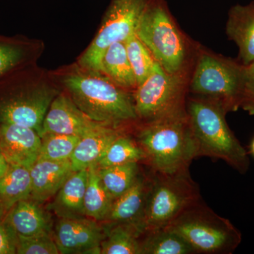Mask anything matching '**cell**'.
Listing matches in <instances>:
<instances>
[{"mask_svg": "<svg viewBox=\"0 0 254 254\" xmlns=\"http://www.w3.org/2000/svg\"><path fill=\"white\" fill-rule=\"evenodd\" d=\"M63 83L73 103L91 120L116 127L138 122L131 91L105 73L82 68L68 73Z\"/></svg>", "mask_w": 254, "mask_h": 254, "instance_id": "1", "label": "cell"}, {"mask_svg": "<svg viewBox=\"0 0 254 254\" xmlns=\"http://www.w3.org/2000/svg\"><path fill=\"white\" fill-rule=\"evenodd\" d=\"M186 109L197 158L220 159L238 173H247L250 167L248 153L230 129L223 105L217 100L193 95L187 98Z\"/></svg>", "mask_w": 254, "mask_h": 254, "instance_id": "2", "label": "cell"}, {"mask_svg": "<svg viewBox=\"0 0 254 254\" xmlns=\"http://www.w3.org/2000/svg\"><path fill=\"white\" fill-rule=\"evenodd\" d=\"M134 138L144 152V163L155 173L189 170L192 160L197 158L187 113L141 123Z\"/></svg>", "mask_w": 254, "mask_h": 254, "instance_id": "3", "label": "cell"}, {"mask_svg": "<svg viewBox=\"0 0 254 254\" xmlns=\"http://www.w3.org/2000/svg\"><path fill=\"white\" fill-rule=\"evenodd\" d=\"M136 35L165 71L190 74V42L177 26L165 0H150Z\"/></svg>", "mask_w": 254, "mask_h": 254, "instance_id": "4", "label": "cell"}, {"mask_svg": "<svg viewBox=\"0 0 254 254\" xmlns=\"http://www.w3.org/2000/svg\"><path fill=\"white\" fill-rule=\"evenodd\" d=\"M166 228L181 237L195 254H232L242 240L240 230L201 198L182 210Z\"/></svg>", "mask_w": 254, "mask_h": 254, "instance_id": "5", "label": "cell"}, {"mask_svg": "<svg viewBox=\"0 0 254 254\" xmlns=\"http://www.w3.org/2000/svg\"><path fill=\"white\" fill-rule=\"evenodd\" d=\"M188 89L198 96L218 100L227 113L240 108L245 65L240 60L197 47Z\"/></svg>", "mask_w": 254, "mask_h": 254, "instance_id": "6", "label": "cell"}, {"mask_svg": "<svg viewBox=\"0 0 254 254\" xmlns=\"http://www.w3.org/2000/svg\"><path fill=\"white\" fill-rule=\"evenodd\" d=\"M201 198L190 170L173 174L152 171V183L141 222L144 232L165 228L190 203Z\"/></svg>", "mask_w": 254, "mask_h": 254, "instance_id": "7", "label": "cell"}, {"mask_svg": "<svg viewBox=\"0 0 254 254\" xmlns=\"http://www.w3.org/2000/svg\"><path fill=\"white\" fill-rule=\"evenodd\" d=\"M190 75L168 73L157 63L133 91L138 122L150 123L186 113Z\"/></svg>", "mask_w": 254, "mask_h": 254, "instance_id": "8", "label": "cell"}, {"mask_svg": "<svg viewBox=\"0 0 254 254\" xmlns=\"http://www.w3.org/2000/svg\"><path fill=\"white\" fill-rule=\"evenodd\" d=\"M18 68L0 78V125L29 127L41 136L43 121L56 93L49 88H38L23 81Z\"/></svg>", "mask_w": 254, "mask_h": 254, "instance_id": "9", "label": "cell"}, {"mask_svg": "<svg viewBox=\"0 0 254 254\" xmlns=\"http://www.w3.org/2000/svg\"><path fill=\"white\" fill-rule=\"evenodd\" d=\"M150 0H112L99 31L79 60L81 68L102 72L105 51L113 43L125 42L136 33Z\"/></svg>", "mask_w": 254, "mask_h": 254, "instance_id": "10", "label": "cell"}, {"mask_svg": "<svg viewBox=\"0 0 254 254\" xmlns=\"http://www.w3.org/2000/svg\"><path fill=\"white\" fill-rule=\"evenodd\" d=\"M53 234L60 254H100L105 230L95 220L73 217L60 218Z\"/></svg>", "mask_w": 254, "mask_h": 254, "instance_id": "11", "label": "cell"}, {"mask_svg": "<svg viewBox=\"0 0 254 254\" xmlns=\"http://www.w3.org/2000/svg\"><path fill=\"white\" fill-rule=\"evenodd\" d=\"M106 125L87 116L70 97L60 94L50 105L43 121L41 136L46 133H55L82 137Z\"/></svg>", "mask_w": 254, "mask_h": 254, "instance_id": "12", "label": "cell"}, {"mask_svg": "<svg viewBox=\"0 0 254 254\" xmlns=\"http://www.w3.org/2000/svg\"><path fill=\"white\" fill-rule=\"evenodd\" d=\"M42 143L39 133L29 127L0 125V151L11 165L31 168L39 157Z\"/></svg>", "mask_w": 254, "mask_h": 254, "instance_id": "13", "label": "cell"}, {"mask_svg": "<svg viewBox=\"0 0 254 254\" xmlns=\"http://www.w3.org/2000/svg\"><path fill=\"white\" fill-rule=\"evenodd\" d=\"M151 183L152 170L150 169L149 175H145L142 172L134 185L114 200L109 215L105 222L110 225L133 223L141 226Z\"/></svg>", "mask_w": 254, "mask_h": 254, "instance_id": "14", "label": "cell"}, {"mask_svg": "<svg viewBox=\"0 0 254 254\" xmlns=\"http://www.w3.org/2000/svg\"><path fill=\"white\" fill-rule=\"evenodd\" d=\"M226 34L239 49V60L244 65L254 61V1L236 4L229 10Z\"/></svg>", "mask_w": 254, "mask_h": 254, "instance_id": "15", "label": "cell"}, {"mask_svg": "<svg viewBox=\"0 0 254 254\" xmlns=\"http://www.w3.org/2000/svg\"><path fill=\"white\" fill-rule=\"evenodd\" d=\"M30 170L32 182L30 198L39 203L56 195L73 173L70 160L55 162L38 158Z\"/></svg>", "mask_w": 254, "mask_h": 254, "instance_id": "16", "label": "cell"}, {"mask_svg": "<svg viewBox=\"0 0 254 254\" xmlns=\"http://www.w3.org/2000/svg\"><path fill=\"white\" fill-rule=\"evenodd\" d=\"M125 131V127L106 125L81 137L70 159L72 171L95 165L108 146Z\"/></svg>", "mask_w": 254, "mask_h": 254, "instance_id": "17", "label": "cell"}, {"mask_svg": "<svg viewBox=\"0 0 254 254\" xmlns=\"http://www.w3.org/2000/svg\"><path fill=\"white\" fill-rule=\"evenodd\" d=\"M39 204L28 198L17 202L6 213L5 218L19 236L53 233L51 218Z\"/></svg>", "mask_w": 254, "mask_h": 254, "instance_id": "18", "label": "cell"}, {"mask_svg": "<svg viewBox=\"0 0 254 254\" xmlns=\"http://www.w3.org/2000/svg\"><path fill=\"white\" fill-rule=\"evenodd\" d=\"M88 169L73 171L55 195L50 208L60 218L85 216L84 195Z\"/></svg>", "mask_w": 254, "mask_h": 254, "instance_id": "19", "label": "cell"}, {"mask_svg": "<svg viewBox=\"0 0 254 254\" xmlns=\"http://www.w3.org/2000/svg\"><path fill=\"white\" fill-rule=\"evenodd\" d=\"M105 237L100 245L101 254H141L142 236L138 224H107Z\"/></svg>", "mask_w": 254, "mask_h": 254, "instance_id": "20", "label": "cell"}, {"mask_svg": "<svg viewBox=\"0 0 254 254\" xmlns=\"http://www.w3.org/2000/svg\"><path fill=\"white\" fill-rule=\"evenodd\" d=\"M102 72L127 91H134L138 86L125 42L113 43L105 51L102 60Z\"/></svg>", "mask_w": 254, "mask_h": 254, "instance_id": "21", "label": "cell"}, {"mask_svg": "<svg viewBox=\"0 0 254 254\" xmlns=\"http://www.w3.org/2000/svg\"><path fill=\"white\" fill-rule=\"evenodd\" d=\"M31 191L30 168L9 164L7 171L0 180V203L9 210L17 202L30 198Z\"/></svg>", "mask_w": 254, "mask_h": 254, "instance_id": "22", "label": "cell"}, {"mask_svg": "<svg viewBox=\"0 0 254 254\" xmlns=\"http://www.w3.org/2000/svg\"><path fill=\"white\" fill-rule=\"evenodd\" d=\"M88 170V181L83 201L85 216L96 221L105 222L115 200L105 189L97 169L91 166Z\"/></svg>", "mask_w": 254, "mask_h": 254, "instance_id": "23", "label": "cell"}, {"mask_svg": "<svg viewBox=\"0 0 254 254\" xmlns=\"http://www.w3.org/2000/svg\"><path fill=\"white\" fill-rule=\"evenodd\" d=\"M145 155L134 138L123 132L108 146L99 160L92 165L105 168L129 163H144Z\"/></svg>", "mask_w": 254, "mask_h": 254, "instance_id": "24", "label": "cell"}, {"mask_svg": "<svg viewBox=\"0 0 254 254\" xmlns=\"http://www.w3.org/2000/svg\"><path fill=\"white\" fill-rule=\"evenodd\" d=\"M181 237L169 229L145 232L142 236L141 254H194Z\"/></svg>", "mask_w": 254, "mask_h": 254, "instance_id": "25", "label": "cell"}, {"mask_svg": "<svg viewBox=\"0 0 254 254\" xmlns=\"http://www.w3.org/2000/svg\"><path fill=\"white\" fill-rule=\"evenodd\" d=\"M141 163H129L97 169L105 189L114 200L129 190L142 173Z\"/></svg>", "mask_w": 254, "mask_h": 254, "instance_id": "26", "label": "cell"}, {"mask_svg": "<svg viewBox=\"0 0 254 254\" xmlns=\"http://www.w3.org/2000/svg\"><path fill=\"white\" fill-rule=\"evenodd\" d=\"M125 43L127 56L138 86L152 73L158 63L136 33L127 38Z\"/></svg>", "mask_w": 254, "mask_h": 254, "instance_id": "27", "label": "cell"}, {"mask_svg": "<svg viewBox=\"0 0 254 254\" xmlns=\"http://www.w3.org/2000/svg\"><path fill=\"white\" fill-rule=\"evenodd\" d=\"M81 137L46 133L41 136L38 158L55 162L68 161Z\"/></svg>", "mask_w": 254, "mask_h": 254, "instance_id": "28", "label": "cell"}, {"mask_svg": "<svg viewBox=\"0 0 254 254\" xmlns=\"http://www.w3.org/2000/svg\"><path fill=\"white\" fill-rule=\"evenodd\" d=\"M26 55L27 51L22 42L0 37V78L22 66Z\"/></svg>", "mask_w": 254, "mask_h": 254, "instance_id": "29", "label": "cell"}, {"mask_svg": "<svg viewBox=\"0 0 254 254\" xmlns=\"http://www.w3.org/2000/svg\"><path fill=\"white\" fill-rule=\"evenodd\" d=\"M17 254H58L53 234L23 237L18 235Z\"/></svg>", "mask_w": 254, "mask_h": 254, "instance_id": "30", "label": "cell"}, {"mask_svg": "<svg viewBox=\"0 0 254 254\" xmlns=\"http://www.w3.org/2000/svg\"><path fill=\"white\" fill-rule=\"evenodd\" d=\"M240 108L254 115V61L245 66Z\"/></svg>", "mask_w": 254, "mask_h": 254, "instance_id": "31", "label": "cell"}, {"mask_svg": "<svg viewBox=\"0 0 254 254\" xmlns=\"http://www.w3.org/2000/svg\"><path fill=\"white\" fill-rule=\"evenodd\" d=\"M18 242V234L4 217L0 220V254H16Z\"/></svg>", "mask_w": 254, "mask_h": 254, "instance_id": "32", "label": "cell"}, {"mask_svg": "<svg viewBox=\"0 0 254 254\" xmlns=\"http://www.w3.org/2000/svg\"><path fill=\"white\" fill-rule=\"evenodd\" d=\"M9 163H8L7 160L4 158V155L0 151V180L1 177L4 176V174L7 171L9 168Z\"/></svg>", "mask_w": 254, "mask_h": 254, "instance_id": "33", "label": "cell"}, {"mask_svg": "<svg viewBox=\"0 0 254 254\" xmlns=\"http://www.w3.org/2000/svg\"><path fill=\"white\" fill-rule=\"evenodd\" d=\"M8 211H9V210H6V208H5L4 205L0 203V220L4 218L5 215H6Z\"/></svg>", "mask_w": 254, "mask_h": 254, "instance_id": "34", "label": "cell"}, {"mask_svg": "<svg viewBox=\"0 0 254 254\" xmlns=\"http://www.w3.org/2000/svg\"><path fill=\"white\" fill-rule=\"evenodd\" d=\"M251 153H252V155H253V156L254 157V138L253 141L252 142V144H251Z\"/></svg>", "mask_w": 254, "mask_h": 254, "instance_id": "35", "label": "cell"}]
</instances>
